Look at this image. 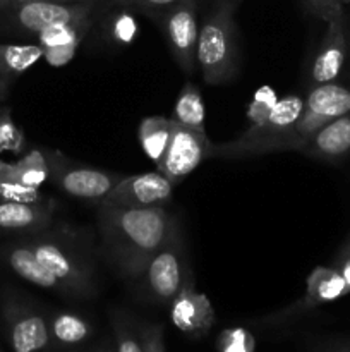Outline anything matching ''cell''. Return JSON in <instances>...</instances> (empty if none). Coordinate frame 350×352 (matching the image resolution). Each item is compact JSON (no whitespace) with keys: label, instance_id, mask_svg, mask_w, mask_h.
<instances>
[{"label":"cell","instance_id":"cell-29","mask_svg":"<svg viewBox=\"0 0 350 352\" xmlns=\"http://www.w3.org/2000/svg\"><path fill=\"white\" fill-rule=\"evenodd\" d=\"M115 3L124 7H129V9H136L139 12L148 14L150 17H153L154 21H160L167 10H170L172 7L180 3L182 0H113Z\"/></svg>","mask_w":350,"mask_h":352},{"label":"cell","instance_id":"cell-22","mask_svg":"<svg viewBox=\"0 0 350 352\" xmlns=\"http://www.w3.org/2000/svg\"><path fill=\"white\" fill-rule=\"evenodd\" d=\"M170 119L175 124H180V126L189 127V129L206 134L205 102H202L201 91L192 81L185 82L184 88L178 93Z\"/></svg>","mask_w":350,"mask_h":352},{"label":"cell","instance_id":"cell-33","mask_svg":"<svg viewBox=\"0 0 350 352\" xmlns=\"http://www.w3.org/2000/svg\"><path fill=\"white\" fill-rule=\"evenodd\" d=\"M78 47L79 45H64V47L43 48V57L54 67H60V65H65L67 62L72 60Z\"/></svg>","mask_w":350,"mask_h":352},{"label":"cell","instance_id":"cell-38","mask_svg":"<svg viewBox=\"0 0 350 352\" xmlns=\"http://www.w3.org/2000/svg\"><path fill=\"white\" fill-rule=\"evenodd\" d=\"M319 352H350V347H329V349H323Z\"/></svg>","mask_w":350,"mask_h":352},{"label":"cell","instance_id":"cell-30","mask_svg":"<svg viewBox=\"0 0 350 352\" xmlns=\"http://www.w3.org/2000/svg\"><path fill=\"white\" fill-rule=\"evenodd\" d=\"M302 2H304L305 10H307L311 16L328 23L333 17L345 12L343 7H345L347 3H350V0H302Z\"/></svg>","mask_w":350,"mask_h":352},{"label":"cell","instance_id":"cell-10","mask_svg":"<svg viewBox=\"0 0 350 352\" xmlns=\"http://www.w3.org/2000/svg\"><path fill=\"white\" fill-rule=\"evenodd\" d=\"M178 67L191 76L198 65V0H182L158 21Z\"/></svg>","mask_w":350,"mask_h":352},{"label":"cell","instance_id":"cell-37","mask_svg":"<svg viewBox=\"0 0 350 352\" xmlns=\"http://www.w3.org/2000/svg\"><path fill=\"white\" fill-rule=\"evenodd\" d=\"M54 2H60V3H96L98 0H54Z\"/></svg>","mask_w":350,"mask_h":352},{"label":"cell","instance_id":"cell-25","mask_svg":"<svg viewBox=\"0 0 350 352\" xmlns=\"http://www.w3.org/2000/svg\"><path fill=\"white\" fill-rule=\"evenodd\" d=\"M93 21H84V23H69V24H55V26L47 28L41 33L36 34L38 45L41 48L51 47H64V45H79L86 33L91 28Z\"/></svg>","mask_w":350,"mask_h":352},{"label":"cell","instance_id":"cell-7","mask_svg":"<svg viewBox=\"0 0 350 352\" xmlns=\"http://www.w3.org/2000/svg\"><path fill=\"white\" fill-rule=\"evenodd\" d=\"M43 155L47 158L48 172H50L48 179L60 191L72 198L100 205L112 192L117 182L122 179V175L119 174L100 170V168L72 160L54 148H45Z\"/></svg>","mask_w":350,"mask_h":352},{"label":"cell","instance_id":"cell-18","mask_svg":"<svg viewBox=\"0 0 350 352\" xmlns=\"http://www.w3.org/2000/svg\"><path fill=\"white\" fill-rule=\"evenodd\" d=\"M54 217V201L17 203L0 199V232L38 234L48 229Z\"/></svg>","mask_w":350,"mask_h":352},{"label":"cell","instance_id":"cell-5","mask_svg":"<svg viewBox=\"0 0 350 352\" xmlns=\"http://www.w3.org/2000/svg\"><path fill=\"white\" fill-rule=\"evenodd\" d=\"M235 10L215 7L199 30L198 65L208 85H223L239 72V43L233 19Z\"/></svg>","mask_w":350,"mask_h":352},{"label":"cell","instance_id":"cell-15","mask_svg":"<svg viewBox=\"0 0 350 352\" xmlns=\"http://www.w3.org/2000/svg\"><path fill=\"white\" fill-rule=\"evenodd\" d=\"M321 45L318 48L311 69L312 86L335 82L342 72L347 58V34H345V12L328 21Z\"/></svg>","mask_w":350,"mask_h":352},{"label":"cell","instance_id":"cell-21","mask_svg":"<svg viewBox=\"0 0 350 352\" xmlns=\"http://www.w3.org/2000/svg\"><path fill=\"white\" fill-rule=\"evenodd\" d=\"M0 177L12 179V181L30 186V188H40L50 177L43 150H31L16 164L0 160Z\"/></svg>","mask_w":350,"mask_h":352},{"label":"cell","instance_id":"cell-32","mask_svg":"<svg viewBox=\"0 0 350 352\" xmlns=\"http://www.w3.org/2000/svg\"><path fill=\"white\" fill-rule=\"evenodd\" d=\"M139 333L144 352H167L165 351L163 327L160 323H141Z\"/></svg>","mask_w":350,"mask_h":352},{"label":"cell","instance_id":"cell-36","mask_svg":"<svg viewBox=\"0 0 350 352\" xmlns=\"http://www.w3.org/2000/svg\"><path fill=\"white\" fill-rule=\"evenodd\" d=\"M343 256H350V237L345 241V243H343L342 250L338 251V254H336L335 258H343Z\"/></svg>","mask_w":350,"mask_h":352},{"label":"cell","instance_id":"cell-20","mask_svg":"<svg viewBox=\"0 0 350 352\" xmlns=\"http://www.w3.org/2000/svg\"><path fill=\"white\" fill-rule=\"evenodd\" d=\"M48 329L54 347L81 346L93 336L91 323L84 316L71 311L48 315Z\"/></svg>","mask_w":350,"mask_h":352},{"label":"cell","instance_id":"cell-26","mask_svg":"<svg viewBox=\"0 0 350 352\" xmlns=\"http://www.w3.org/2000/svg\"><path fill=\"white\" fill-rule=\"evenodd\" d=\"M218 352H256V339L244 327H232L220 332L216 339Z\"/></svg>","mask_w":350,"mask_h":352},{"label":"cell","instance_id":"cell-39","mask_svg":"<svg viewBox=\"0 0 350 352\" xmlns=\"http://www.w3.org/2000/svg\"><path fill=\"white\" fill-rule=\"evenodd\" d=\"M96 352H115V346H110V344H106V346H102Z\"/></svg>","mask_w":350,"mask_h":352},{"label":"cell","instance_id":"cell-19","mask_svg":"<svg viewBox=\"0 0 350 352\" xmlns=\"http://www.w3.org/2000/svg\"><path fill=\"white\" fill-rule=\"evenodd\" d=\"M41 57L43 48L40 45L0 43V100L5 98L16 79L33 67Z\"/></svg>","mask_w":350,"mask_h":352},{"label":"cell","instance_id":"cell-27","mask_svg":"<svg viewBox=\"0 0 350 352\" xmlns=\"http://www.w3.org/2000/svg\"><path fill=\"white\" fill-rule=\"evenodd\" d=\"M0 199L2 201H17V203H47L50 201L45 198L38 188H30L12 179L0 177Z\"/></svg>","mask_w":350,"mask_h":352},{"label":"cell","instance_id":"cell-1","mask_svg":"<svg viewBox=\"0 0 350 352\" xmlns=\"http://www.w3.org/2000/svg\"><path fill=\"white\" fill-rule=\"evenodd\" d=\"M177 219L163 206H100L98 229L103 254L124 278L130 280L144 261L165 243Z\"/></svg>","mask_w":350,"mask_h":352},{"label":"cell","instance_id":"cell-24","mask_svg":"<svg viewBox=\"0 0 350 352\" xmlns=\"http://www.w3.org/2000/svg\"><path fill=\"white\" fill-rule=\"evenodd\" d=\"M110 322H112L115 352H144L139 325L126 311L113 309Z\"/></svg>","mask_w":350,"mask_h":352},{"label":"cell","instance_id":"cell-9","mask_svg":"<svg viewBox=\"0 0 350 352\" xmlns=\"http://www.w3.org/2000/svg\"><path fill=\"white\" fill-rule=\"evenodd\" d=\"M350 112V89L336 82L312 86L304 110L292 129V151H299L305 141L331 120Z\"/></svg>","mask_w":350,"mask_h":352},{"label":"cell","instance_id":"cell-23","mask_svg":"<svg viewBox=\"0 0 350 352\" xmlns=\"http://www.w3.org/2000/svg\"><path fill=\"white\" fill-rule=\"evenodd\" d=\"M139 143L146 157L153 162H160L168 146L172 133V119L161 116H151L141 120L139 124Z\"/></svg>","mask_w":350,"mask_h":352},{"label":"cell","instance_id":"cell-17","mask_svg":"<svg viewBox=\"0 0 350 352\" xmlns=\"http://www.w3.org/2000/svg\"><path fill=\"white\" fill-rule=\"evenodd\" d=\"M0 256L9 265L10 270L17 277L23 278V280L30 282V284L36 285V287L47 289V291L57 292V294L67 296L69 298V292L65 289V285L45 265H41L38 261V258L34 256L30 246L24 243V239L3 246L0 250Z\"/></svg>","mask_w":350,"mask_h":352},{"label":"cell","instance_id":"cell-12","mask_svg":"<svg viewBox=\"0 0 350 352\" xmlns=\"http://www.w3.org/2000/svg\"><path fill=\"white\" fill-rule=\"evenodd\" d=\"M350 294V289L335 267H316L305 280V294L281 311L261 320L268 327H281L323 305Z\"/></svg>","mask_w":350,"mask_h":352},{"label":"cell","instance_id":"cell-4","mask_svg":"<svg viewBox=\"0 0 350 352\" xmlns=\"http://www.w3.org/2000/svg\"><path fill=\"white\" fill-rule=\"evenodd\" d=\"M304 102L305 98L301 95H288L278 100L270 116L250 124L235 140L213 144L209 158L240 160L275 151H290L292 129L304 110Z\"/></svg>","mask_w":350,"mask_h":352},{"label":"cell","instance_id":"cell-6","mask_svg":"<svg viewBox=\"0 0 350 352\" xmlns=\"http://www.w3.org/2000/svg\"><path fill=\"white\" fill-rule=\"evenodd\" d=\"M95 3H60L54 0H12L0 9L3 30L24 36H36L55 24L93 21Z\"/></svg>","mask_w":350,"mask_h":352},{"label":"cell","instance_id":"cell-14","mask_svg":"<svg viewBox=\"0 0 350 352\" xmlns=\"http://www.w3.org/2000/svg\"><path fill=\"white\" fill-rule=\"evenodd\" d=\"M168 308L175 329L192 339L205 337L215 325V309L205 294L196 291L194 284L182 289Z\"/></svg>","mask_w":350,"mask_h":352},{"label":"cell","instance_id":"cell-34","mask_svg":"<svg viewBox=\"0 0 350 352\" xmlns=\"http://www.w3.org/2000/svg\"><path fill=\"white\" fill-rule=\"evenodd\" d=\"M331 267H335L336 270H338V274L342 275L343 280L347 282V285H349V289H350V256L335 258Z\"/></svg>","mask_w":350,"mask_h":352},{"label":"cell","instance_id":"cell-16","mask_svg":"<svg viewBox=\"0 0 350 352\" xmlns=\"http://www.w3.org/2000/svg\"><path fill=\"white\" fill-rule=\"evenodd\" d=\"M299 151L328 164L345 160L350 155V112L316 131Z\"/></svg>","mask_w":350,"mask_h":352},{"label":"cell","instance_id":"cell-28","mask_svg":"<svg viewBox=\"0 0 350 352\" xmlns=\"http://www.w3.org/2000/svg\"><path fill=\"white\" fill-rule=\"evenodd\" d=\"M24 146V134L12 120L9 109H0V153L21 151Z\"/></svg>","mask_w":350,"mask_h":352},{"label":"cell","instance_id":"cell-8","mask_svg":"<svg viewBox=\"0 0 350 352\" xmlns=\"http://www.w3.org/2000/svg\"><path fill=\"white\" fill-rule=\"evenodd\" d=\"M2 320L12 352H50L48 315L21 296L7 292L2 302Z\"/></svg>","mask_w":350,"mask_h":352},{"label":"cell","instance_id":"cell-3","mask_svg":"<svg viewBox=\"0 0 350 352\" xmlns=\"http://www.w3.org/2000/svg\"><path fill=\"white\" fill-rule=\"evenodd\" d=\"M130 284L143 301L160 306H170L182 289L194 284L187 246L178 222L165 243L130 278Z\"/></svg>","mask_w":350,"mask_h":352},{"label":"cell","instance_id":"cell-13","mask_svg":"<svg viewBox=\"0 0 350 352\" xmlns=\"http://www.w3.org/2000/svg\"><path fill=\"white\" fill-rule=\"evenodd\" d=\"M174 184L161 172H144L127 175L117 182L108 196L98 206H124V208H158L172 201Z\"/></svg>","mask_w":350,"mask_h":352},{"label":"cell","instance_id":"cell-31","mask_svg":"<svg viewBox=\"0 0 350 352\" xmlns=\"http://www.w3.org/2000/svg\"><path fill=\"white\" fill-rule=\"evenodd\" d=\"M277 96H275V91L270 88H263L259 91H256L254 95L253 103L249 107V117L253 122L256 120L264 119V117L270 116V112L273 110V107L277 105Z\"/></svg>","mask_w":350,"mask_h":352},{"label":"cell","instance_id":"cell-40","mask_svg":"<svg viewBox=\"0 0 350 352\" xmlns=\"http://www.w3.org/2000/svg\"><path fill=\"white\" fill-rule=\"evenodd\" d=\"M12 0H0V9H3V7L7 6V3H10Z\"/></svg>","mask_w":350,"mask_h":352},{"label":"cell","instance_id":"cell-2","mask_svg":"<svg viewBox=\"0 0 350 352\" xmlns=\"http://www.w3.org/2000/svg\"><path fill=\"white\" fill-rule=\"evenodd\" d=\"M34 256L48 268L69 292V298L88 299L95 296V265L89 244L72 229L41 230L24 237Z\"/></svg>","mask_w":350,"mask_h":352},{"label":"cell","instance_id":"cell-11","mask_svg":"<svg viewBox=\"0 0 350 352\" xmlns=\"http://www.w3.org/2000/svg\"><path fill=\"white\" fill-rule=\"evenodd\" d=\"M213 143L208 134L175 124L172 120V133L163 157L158 162V172L165 175L172 184H178L199 165L209 158Z\"/></svg>","mask_w":350,"mask_h":352},{"label":"cell","instance_id":"cell-35","mask_svg":"<svg viewBox=\"0 0 350 352\" xmlns=\"http://www.w3.org/2000/svg\"><path fill=\"white\" fill-rule=\"evenodd\" d=\"M242 3V0H215V7H226V9L235 10Z\"/></svg>","mask_w":350,"mask_h":352}]
</instances>
